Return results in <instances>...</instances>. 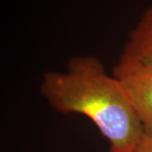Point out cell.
I'll return each mask as SVG.
<instances>
[{
  "instance_id": "cell-2",
  "label": "cell",
  "mask_w": 152,
  "mask_h": 152,
  "mask_svg": "<svg viewBox=\"0 0 152 152\" xmlns=\"http://www.w3.org/2000/svg\"><path fill=\"white\" fill-rule=\"evenodd\" d=\"M113 76L124 91L145 134L152 136V67L124 53L114 67Z\"/></svg>"
},
{
  "instance_id": "cell-3",
  "label": "cell",
  "mask_w": 152,
  "mask_h": 152,
  "mask_svg": "<svg viewBox=\"0 0 152 152\" xmlns=\"http://www.w3.org/2000/svg\"><path fill=\"white\" fill-rule=\"evenodd\" d=\"M124 53L152 67V5L129 34Z\"/></svg>"
},
{
  "instance_id": "cell-4",
  "label": "cell",
  "mask_w": 152,
  "mask_h": 152,
  "mask_svg": "<svg viewBox=\"0 0 152 152\" xmlns=\"http://www.w3.org/2000/svg\"><path fill=\"white\" fill-rule=\"evenodd\" d=\"M135 152H152V136L145 134Z\"/></svg>"
},
{
  "instance_id": "cell-1",
  "label": "cell",
  "mask_w": 152,
  "mask_h": 152,
  "mask_svg": "<svg viewBox=\"0 0 152 152\" xmlns=\"http://www.w3.org/2000/svg\"><path fill=\"white\" fill-rule=\"evenodd\" d=\"M41 91L57 111L89 118L108 140L109 152H135L145 136L119 82L94 56L74 58L64 73L45 74Z\"/></svg>"
}]
</instances>
